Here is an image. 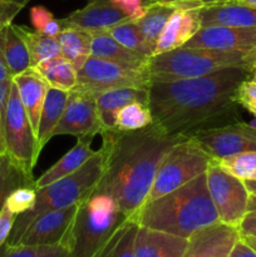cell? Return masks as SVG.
<instances>
[{"instance_id": "obj_1", "label": "cell", "mask_w": 256, "mask_h": 257, "mask_svg": "<svg viewBox=\"0 0 256 257\" xmlns=\"http://www.w3.org/2000/svg\"><path fill=\"white\" fill-rule=\"evenodd\" d=\"M250 69L227 68L213 74L176 80H151L148 107L152 125L168 136H188L230 118L236 88Z\"/></svg>"}, {"instance_id": "obj_2", "label": "cell", "mask_w": 256, "mask_h": 257, "mask_svg": "<svg viewBox=\"0 0 256 257\" xmlns=\"http://www.w3.org/2000/svg\"><path fill=\"white\" fill-rule=\"evenodd\" d=\"M100 136L104 170L95 191L110 196L133 221L147 202L162 160L185 136H168L152 124L135 132L104 131Z\"/></svg>"}, {"instance_id": "obj_3", "label": "cell", "mask_w": 256, "mask_h": 257, "mask_svg": "<svg viewBox=\"0 0 256 257\" xmlns=\"http://www.w3.org/2000/svg\"><path fill=\"white\" fill-rule=\"evenodd\" d=\"M133 221L141 227L187 240L193 233L220 222L208 193L206 172L177 190L146 203Z\"/></svg>"}, {"instance_id": "obj_4", "label": "cell", "mask_w": 256, "mask_h": 257, "mask_svg": "<svg viewBox=\"0 0 256 257\" xmlns=\"http://www.w3.org/2000/svg\"><path fill=\"white\" fill-rule=\"evenodd\" d=\"M130 218L110 196L94 192L78 205L62 247L65 257H95Z\"/></svg>"}, {"instance_id": "obj_5", "label": "cell", "mask_w": 256, "mask_h": 257, "mask_svg": "<svg viewBox=\"0 0 256 257\" xmlns=\"http://www.w3.org/2000/svg\"><path fill=\"white\" fill-rule=\"evenodd\" d=\"M256 62V50H220L181 47L148 59L150 80H176L213 74L227 68L250 69Z\"/></svg>"}, {"instance_id": "obj_6", "label": "cell", "mask_w": 256, "mask_h": 257, "mask_svg": "<svg viewBox=\"0 0 256 257\" xmlns=\"http://www.w3.org/2000/svg\"><path fill=\"white\" fill-rule=\"evenodd\" d=\"M104 170V153L98 150L77 172L37 190V202L32 210L18 215L8 238V245H17L23 232L35 217L53 210H62L87 200L95 191Z\"/></svg>"}, {"instance_id": "obj_7", "label": "cell", "mask_w": 256, "mask_h": 257, "mask_svg": "<svg viewBox=\"0 0 256 257\" xmlns=\"http://www.w3.org/2000/svg\"><path fill=\"white\" fill-rule=\"evenodd\" d=\"M213 162L215 160L192 137L185 136L173 145L161 162L147 202L157 200L188 183L205 173Z\"/></svg>"}, {"instance_id": "obj_8", "label": "cell", "mask_w": 256, "mask_h": 257, "mask_svg": "<svg viewBox=\"0 0 256 257\" xmlns=\"http://www.w3.org/2000/svg\"><path fill=\"white\" fill-rule=\"evenodd\" d=\"M5 147L8 155L33 175L42 151L14 82H12L5 112Z\"/></svg>"}, {"instance_id": "obj_9", "label": "cell", "mask_w": 256, "mask_h": 257, "mask_svg": "<svg viewBox=\"0 0 256 257\" xmlns=\"http://www.w3.org/2000/svg\"><path fill=\"white\" fill-rule=\"evenodd\" d=\"M206 181L220 222L236 228L240 227L250 198L245 181L226 172L216 161L208 166Z\"/></svg>"}, {"instance_id": "obj_10", "label": "cell", "mask_w": 256, "mask_h": 257, "mask_svg": "<svg viewBox=\"0 0 256 257\" xmlns=\"http://www.w3.org/2000/svg\"><path fill=\"white\" fill-rule=\"evenodd\" d=\"M147 69H135L90 55L78 70V83L74 89L95 95L114 88H148Z\"/></svg>"}, {"instance_id": "obj_11", "label": "cell", "mask_w": 256, "mask_h": 257, "mask_svg": "<svg viewBox=\"0 0 256 257\" xmlns=\"http://www.w3.org/2000/svg\"><path fill=\"white\" fill-rule=\"evenodd\" d=\"M215 161L256 151V130L243 122L225 123L197 130L188 135Z\"/></svg>"}, {"instance_id": "obj_12", "label": "cell", "mask_w": 256, "mask_h": 257, "mask_svg": "<svg viewBox=\"0 0 256 257\" xmlns=\"http://www.w3.org/2000/svg\"><path fill=\"white\" fill-rule=\"evenodd\" d=\"M102 132L94 95L77 89L70 90L64 112L52 132V138L63 135L93 138Z\"/></svg>"}, {"instance_id": "obj_13", "label": "cell", "mask_w": 256, "mask_h": 257, "mask_svg": "<svg viewBox=\"0 0 256 257\" xmlns=\"http://www.w3.org/2000/svg\"><path fill=\"white\" fill-rule=\"evenodd\" d=\"M78 205L79 203L62 210L48 211L35 217L23 232L17 245L62 246L74 220Z\"/></svg>"}, {"instance_id": "obj_14", "label": "cell", "mask_w": 256, "mask_h": 257, "mask_svg": "<svg viewBox=\"0 0 256 257\" xmlns=\"http://www.w3.org/2000/svg\"><path fill=\"white\" fill-rule=\"evenodd\" d=\"M187 48H210L220 50H256V28L208 25L201 29L186 43Z\"/></svg>"}, {"instance_id": "obj_15", "label": "cell", "mask_w": 256, "mask_h": 257, "mask_svg": "<svg viewBox=\"0 0 256 257\" xmlns=\"http://www.w3.org/2000/svg\"><path fill=\"white\" fill-rule=\"evenodd\" d=\"M201 8H203L202 5L182 4L176 9L158 38L153 55L185 47L186 43L201 29Z\"/></svg>"}, {"instance_id": "obj_16", "label": "cell", "mask_w": 256, "mask_h": 257, "mask_svg": "<svg viewBox=\"0 0 256 257\" xmlns=\"http://www.w3.org/2000/svg\"><path fill=\"white\" fill-rule=\"evenodd\" d=\"M240 238L238 228L222 222L215 223L188 238L182 257H228Z\"/></svg>"}, {"instance_id": "obj_17", "label": "cell", "mask_w": 256, "mask_h": 257, "mask_svg": "<svg viewBox=\"0 0 256 257\" xmlns=\"http://www.w3.org/2000/svg\"><path fill=\"white\" fill-rule=\"evenodd\" d=\"M128 19L130 18L109 0H89L87 5L60 19V23L63 28H77L93 33L107 30Z\"/></svg>"}, {"instance_id": "obj_18", "label": "cell", "mask_w": 256, "mask_h": 257, "mask_svg": "<svg viewBox=\"0 0 256 257\" xmlns=\"http://www.w3.org/2000/svg\"><path fill=\"white\" fill-rule=\"evenodd\" d=\"M201 27L223 25V27L256 28V9L243 3H211L200 9Z\"/></svg>"}, {"instance_id": "obj_19", "label": "cell", "mask_w": 256, "mask_h": 257, "mask_svg": "<svg viewBox=\"0 0 256 257\" xmlns=\"http://www.w3.org/2000/svg\"><path fill=\"white\" fill-rule=\"evenodd\" d=\"M98 117L102 123L103 132L114 130V118L118 110L131 103L148 104V88L123 87L104 90L94 95Z\"/></svg>"}, {"instance_id": "obj_20", "label": "cell", "mask_w": 256, "mask_h": 257, "mask_svg": "<svg viewBox=\"0 0 256 257\" xmlns=\"http://www.w3.org/2000/svg\"><path fill=\"white\" fill-rule=\"evenodd\" d=\"M187 243V238L140 226L136 236L135 257H182Z\"/></svg>"}, {"instance_id": "obj_21", "label": "cell", "mask_w": 256, "mask_h": 257, "mask_svg": "<svg viewBox=\"0 0 256 257\" xmlns=\"http://www.w3.org/2000/svg\"><path fill=\"white\" fill-rule=\"evenodd\" d=\"M90 43V55L108 62L117 63L135 69H147L148 58L132 52L118 43L107 30L93 32Z\"/></svg>"}, {"instance_id": "obj_22", "label": "cell", "mask_w": 256, "mask_h": 257, "mask_svg": "<svg viewBox=\"0 0 256 257\" xmlns=\"http://www.w3.org/2000/svg\"><path fill=\"white\" fill-rule=\"evenodd\" d=\"M13 82L17 85L19 98L28 117H29L33 130H34L35 135H38L40 112H42L45 93L48 89L47 83L32 68L13 77Z\"/></svg>"}, {"instance_id": "obj_23", "label": "cell", "mask_w": 256, "mask_h": 257, "mask_svg": "<svg viewBox=\"0 0 256 257\" xmlns=\"http://www.w3.org/2000/svg\"><path fill=\"white\" fill-rule=\"evenodd\" d=\"M93 138H78L74 147L65 153L57 163L52 166L48 171H45L37 181L34 186L37 190L45 187L55 181L64 178L72 173L77 172L80 167L85 165L90 158L94 156L97 151H93L90 147Z\"/></svg>"}, {"instance_id": "obj_24", "label": "cell", "mask_w": 256, "mask_h": 257, "mask_svg": "<svg viewBox=\"0 0 256 257\" xmlns=\"http://www.w3.org/2000/svg\"><path fill=\"white\" fill-rule=\"evenodd\" d=\"M69 92L48 87L38 125V143L40 151L52 140V132L62 118Z\"/></svg>"}, {"instance_id": "obj_25", "label": "cell", "mask_w": 256, "mask_h": 257, "mask_svg": "<svg viewBox=\"0 0 256 257\" xmlns=\"http://www.w3.org/2000/svg\"><path fill=\"white\" fill-rule=\"evenodd\" d=\"M33 70L47 83L48 87L70 92L78 83V72L65 58L54 57L34 65Z\"/></svg>"}, {"instance_id": "obj_26", "label": "cell", "mask_w": 256, "mask_h": 257, "mask_svg": "<svg viewBox=\"0 0 256 257\" xmlns=\"http://www.w3.org/2000/svg\"><path fill=\"white\" fill-rule=\"evenodd\" d=\"M181 5L182 4H175V3H150L145 5V13L142 17L135 20L145 39L153 48V52L166 23L168 22L173 12Z\"/></svg>"}, {"instance_id": "obj_27", "label": "cell", "mask_w": 256, "mask_h": 257, "mask_svg": "<svg viewBox=\"0 0 256 257\" xmlns=\"http://www.w3.org/2000/svg\"><path fill=\"white\" fill-rule=\"evenodd\" d=\"M3 50L12 77L32 68L29 50L20 32V25L10 24L3 32Z\"/></svg>"}, {"instance_id": "obj_28", "label": "cell", "mask_w": 256, "mask_h": 257, "mask_svg": "<svg viewBox=\"0 0 256 257\" xmlns=\"http://www.w3.org/2000/svg\"><path fill=\"white\" fill-rule=\"evenodd\" d=\"M62 57L65 58L78 70L90 57L92 34L77 28L64 27L58 35Z\"/></svg>"}, {"instance_id": "obj_29", "label": "cell", "mask_w": 256, "mask_h": 257, "mask_svg": "<svg viewBox=\"0 0 256 257\" xmlns=\"http://www.w3.org/2000/svg\"><path fill=\"white\" fill-rule=\"evenodd\" d=\"M33 175L18 165L8 153L0 155V211L10 193L17 188L34 186Z\"/></svg>"}, {"instance_id": "obj_30", "label": "cell", "mask_w": 256, "mask_h": 257, "mask_svg": "<svg viewBox=\"0 0 256 257\" xmlns=\"http://www.w3.org/2000/svg\"><path fill=\"white\" fill-rule=\"evenodd\" d=\"M140 226L132 220L123 223L95 257H135V242Z\"/></svg>"}, {"instance_id": "obj_31", "label": "cell", "mask_w": 256, "mask_h": 257, "mask_svg": "<svg viewBox=\"0 0 256 257\" xmlns=\"http://www.w3.org/2000/svg\"><path fill=\"white\" fill-rule=\"evenodd\" d=\"M20 32H22L23 38L27 43L28 50H29L32 68L39 64L40 62L62 55V49H60L58 38L49 37V35L38 32H30L24 27H20Z\"/></svg>"}, {"instance_id": "obj_32", "label": "cell", "mask_w": 256, "mask_h": 257, "mask_svg": "<svg viewBox=\"0 0 256 257\" xmlns=\"http://www.w3.org/2000/svg\"><path fill=\"white\" fill-rule=\"evenodd\" d=\"M107 32L118 43H120L123 47L128 48L132 52L138 53V54L148 58V59L153 55V48L145 39L135 20L128 19L125 22L119 23V24L107 29Z\"/></svg>"}, {"instance_id": "obj_33", "label": "cell", "mask_w": 256, "mask_h": 257, "mask_svg": "<svg viewBox=\"0 0 256 257\" xmlns=\"http://www.w3.org/2000/svg\"><path fill=\"white\" fill-rule=\"evenodd\" d=\"M152 113L148 104L131 103L118 110L114 118V130L119 132H135L152 124Z\"/></svg>"}, {"instance_id": "obj_34", "label": "cell", "mask_w": 256, "mask_h": 257, "mask_svg": "<svg viewBox=\"0 0 256 257\" xmlns=\"http://www.w3.org/2000/svg\"><path fill=\"white\" fill-rule=\"evenodd\" d=\"M216 163L226 172L242 181H256V151L221 158Z\"/></svg>"}, {"instance_id": "obj_35", "label": "cell", "mask_w": 256, "mask_h": 257, "mask_svg": "<svg viewBox=\"0 0 256 257\" xmlns=\"http://www.w3.org/2000/svg\"><path fill=\"white\" fill-rule=\"evenodd\" d=\"M0 257H65L64 248L57 246L8 245L0 248Z\"/></svg>"}, {"instance_id": "obj_36", "label": "cell", "mask_w": 256, "mask_h": 257, "mask_svg": "<svg viewBox=\"0 0 256 257\" xmlns=\"http://www.w3.org/2000/svg\"><path fill=\"white\" fill-rule=\"evenodd\" d=\"M30 20H32L35 32L49 35V37L58 38L59 33L63 30L60 20L55 19L54 15L42 5H37L30 9Z\"/></svg>"}, {"instance_id": "obj_37", "label": "cell", "mask_w": 256, "mask_h": 257, "mask_svg": "<svg viewBox=\"0 0 256 257\" xmlns=\"http://www.w3.org/2000/svg\"><path fill=\"white\" fill-rule=\"evenodd\" d=\"M37 202V188L35 186H25L17 188L9 195L5 201V206L14 215H22L27 211L32 210Z\"/></svg>"}, {"instance_id": "obj_38", "label": "cell", "mask_w": 256, "mask_h": 257, "mask_svg": "<svg viewBox=\"0 0 256 257\" xmlns=\"http://www.w3.org/2000/svg\"><path fill=\"white\" fill-rule=\"evenodd\" d=\"M233 100L256 117V83L250 78L242 80L236 88Z\"/></svg>"}, {"instance_id": "obj_39", "label": "cell", "mask_w": 256, "mask_h": 257, "mask_svg": "<svg viewBox=\"0 0 256 257\" xmlns=\"http://www.w3.org/2000/svg\"><path fill=\"white\" fill-rule=\"evenodd\" d=\"M30 0H0V34L13 24L14 18L24 9Z\"/></svg>"}, {"instance_id": "obj_40", "label": "cell", "mask_w": 256, "mask_h": 257, "mask_svg": "<svg viewBox=\"0 0 256 257\" xmlns=\"http://www.w3.org/2000/svg\"><path fill=\"white\" fill-rule=\"evenodd\" d=\"M241 236H252L256 237V195L250 193L247 211L238 227Z\"/></svg>"}, {"instance_id": "obj_41", "label": "cell", "mask_w": 256, "mask_h": 257, "mask_svg": "<svg viewBox=\"0 0 256 257\" xmlns=\"http://www.w3.org/2000/svg\"><path fill=\"white\" fill-rule=\"evenodd\" d=\"M12 79L0 83V155L7 153L5 147V112H7V102L9 97Z\"/></svg>"}, {"instance_id": "obj_42", "label": "cell", "mask_w": 256, "mask_h": 257, "mask_svg": "<svg viewBox=\"0 0 256 257\" xmlns=\"http://www.w3.org/2000/svg\"><path fill=\"white\" fill-rule=\"evenodd\" d=\"M118 9L122 10L130 19L136 20L141 18L145 13L143 0H109Z\"/></svg>"}, {"instance_id": "obj_43", "label": "cell", "mask_w": 256, "mask_h": 257, "mask_svg": "<svg viewBox=\"0 0 256 257\" xmlns=\"http://www.w3.org/2000/svg\"><path fill=\"white\" fill-rule=\"evenodd\" d=\"M15 218H17V215H14L4 205V207L0 211V248L7 243L8 238H9L10 233H12Z\"/></svg>"}, {"instance_id": "obj_44", "label": "cell", "mask_w": 256, "mask_h": 257, "mask_svg": "<svg viewBox=\"0 0 256 257\" xmlns=\"http://www.w3.org/2000/svg\"><path fill=\"white\" fill-rule=\"evenodd\" d=\"M228 257H256V251L251 246H248L242 238H240L233 246Z\"/></svg>"}, {"instance_id": "obj_45", "label": "cell", "mask_w": 256, "mask_h": 257, "mask_svg": "<svg viewBox=\"0 0 256 257\" xmlns=\"http://www.w3.org/2000/svg\"><path fill=\"white\" fill-rule=\"evenodd\" d=\"M4 32V30H3ZM13 79L10 70L8 68L7 60H5L4 50H3V33L0 34V83L7 82V80Z\"/></svg>"}, {"instance_id": "obj_46", "label": "cell", "mask_w": 256, "mask_h": 257, "mask_svg": "<svg viewBox=\"0 0 256 257\" xmlns=\"http://www.w3.org/2000/svg\"><path fill=\"white\" fill-rule=\"evenodd\" d=\"M155 2L175 3V4H197V5H202V7H205V5L213 3V0H155Z\"/></svg>"}, {"instance_id": "obj_47", "label": "cell", "mask_w": 256, "mask_h": 257, "mask_svg": "<svg viewBox=\"0 0 256 257\" xmlns=\"http://www.w3.org/2000/svg\"><path fill=\"white\" fill-rule=\"evenodd\" d=\"M245 185L247 187L248 192L256 195V181H245Z\"/></svg>"}, {"instance_id": "obj_48", "label": "cell", "mask_w": 256, "mask_h": 257, "mask_svg": "<svg viewBox=\"0 0 256 257\" xmlns=\"http://www.w3.org/2000/svg\"><path fill=\"white\" fill-rule=\"evenodd\" d=\"M237 2L243 3V4L248 5V7H252L256 9V0H237Z\"/></svg>"}, {"instance_id": "obj_49", "label": "cell", "mask_w": 256, "mask_h": 257, "mask_svg": "<svg viewBox=\"0 0 256 257\" xmlns=\"http://www.w3.org/2000/svg\"><path fill=\"white\" fill-rule=\"evenodd\" d=\"M248 78H250L251 80H253V82L256 83V67L251 68V70H250V75H248Z\"/></svg>"}, {"instance_id": "obj_50", "label": "cell", "mask_w": 256, "mask_h": 257, "mask_svg": "<svg viewBox=\"0 0 256 257\" xmlns=\"http://www.w3.org/2000/svg\"><path fill=\"white\" fill-rule=\"evenodd\" d=\"M223 2H232V0H213V3H223Z\"/></svg>"}, {"instance_id": "obj_51", "label": "cell", "mask_w": 256, "mask_h": 257, "mask_svg": "<svg viewBox=\"0 0 256 257\" xmlns=\"http://www.w3.org/2000/svg\"><path fill=\"white\" fill-rule=\"evenodd\" d=\"M152 2H155V0H143V4H150V3H152Z\"/></svg>"}, {"instance_id": "obj_52", "label": "cell", "mask_w": 256, "mask_h": 257, "mask_svg": "<svg viewBox=\"0 0 256 257\" xmlns=\"http://www.w3.org/2000/svg\"><path fill=\"white\" fill-rule=\"evenodd\" d=\"M251 125H252V127L255 128V130H256V123H255V124H253V123H252V124H251Z\"/></svg>"}, {"instance_id": "obj_53", "label": "cell", "mask_w": 256, "mask_h": 257, "mask_svg": "<svg viewBox=\"0 0 256 257\" xmlns=\"http://www.w3.org/2000/svg\"><path fill=\"white\" fill-rule=\"evenodd\" d=\"M253 67H256V62H255V63H253ZM253 67H252V68H253Z\"/></svg>"}]
</instances>
